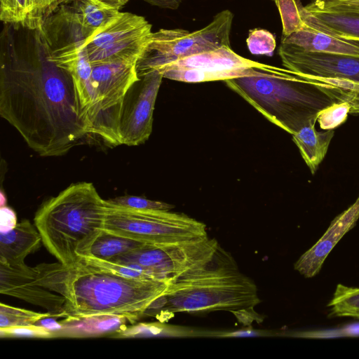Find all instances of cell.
I'll list each match as a JSON object with an SVG mask.
<instances>
[{
	"label": "cell",
	"mask_w": 359,
	"mask_h": 359,
	"mask_svg": "<svg viewBox=\"0 0 359 359\" xmlns=\"http://www.w3.org/2000/svg\"><path fill=\"white\" fill-rule=\"evenodd\" d=\"M278 55L283 65L298 75L359 92V56L309 52L281 42Z\"/></svg>",
	"instance_id": "cell-12"
},
{
	"label": "cell",
	"mask_w": 359,
	"mask_h": 359,
	"mask_svg": "<svg viewBox=\"0 0 359 359\" xmlns=\"http://www.w3.org/2000/svg\"><path fill=\"white\" fill-rule=\"evenodd\" d=\"M351 104L348 101L334 103L323 109L317 121L323 130H333L344 123L350 114Z\"/></svg>",
	"instance_id": "cell-29"
},
{
	"label": "cell",
	"mask_w": 359,
	"mask_h": 359,
	"mask_svg": "<svg viewBox=\"0 0 359 359\" xmlns=\"http://www.w3.org/2000/svg\"><path fill=\"white\" fill-rule=\"evenodd\" d=\"M359 219V195L355 202L337 216L321 238L295 262L294 268L305 278L316 276L327 255Z\"/></svg>",
	"instance_id": "cell-16"
},
{
	"label": "cell",
	"mask_w": 359,
	"mask_h": 359,
	"mask_svg": "<svg viewBox=\"0 0 359 359\" xmlns=\"http://www.w3.org/2000/svg\"><path fill=\"white\" fill-rule=\"evenodd\" d=\"M60 13L81 29L86 40L121 13L100 0H73L60 7Z\"/></svg>",
	"instance_id": "cell-17"
},
{
	"label": "cell",
	"mask_w": 359,
	"mask_h": 359,
	"mask_svg": "<svg viewBox=\"0 0 359 359\" xmlns=\"http://www.w3.org/2000/svg\"><path fill=\"white\" fill-rule=\"evenodd\" d=\"M41 243V236L36 226L24 219L11 231L1 233L0 263L8 266L25 264L27 256L39 250Z\"/></svg>",
	"instance_id": "cell-18"
},
{
	"label": "cell",
	"mask_w": 359,
	"mask_h": 359,
	"mask_svg": "<svg viewBox=\"0 0 359 359\" xmlns=\"http://www.w3.org/2000/svg\"><path fill=\"white\" fill-rule=\"evenodd\" d=\"M259 302L254 281L240 272L231 254L219 245L208 259L172 280L144 315L227 311L248 325L262 320L254 310Z\"/></svg>",
	"instance_id": "cell-3"
},
{
	"label": "cell",
	"mask_w": 359,
	"mask_h": 359,
	"mask_svg": "<svg viewBox=\"0 0 359 359\" xmlns=\"http://www.w3.org/2000/svg\"><path fill=\"white\" fill-rule=\"evenodd\" d=\"M76 264L127 278L142 280H158L149 273L137 267L117 263L111 260L101 259L90 257H82L78 260Z\"/></svg>",
	"instance_id": "cell-25"
},
{
	"label": "cell",
	"mask_w": 359,
	"mask_h": 359,
	"mask_svg": "<svg viewBox=\"0 0 359 359\" xmlns=\"http://www.w3.org/2000/svg\"><path fill=\"white\" fill-rule=\"evenodd\" d=\"M154 70L158 71L163 78L168 79L201 83L280 73L285 69L247 59L236 53L231 47L224 46L175 60Z\"/></svg>",
	"instance_id": "cell-9"
},
{
	"label": "cell",
	"mask_w": 359,
	"mask_h": 359,
	"mask_svg": "<svg viewBox=\"0 0 359 359\" xmlns=\"http://www.w3.org/2000/svg\"><path fill=\"white\" fill-rule=\"evenodd\" d=\"M146 244L126 236L102 230L93 241L81 252L82 257L112 260Z\"/></svg>",
	"instance_id": "cell-23"
},
{
	"label": "cell",
	"mask_w": 359,
	"mask_h": 359,
	"mask_svg": "<svg viewBox=\"0 0 359 359\" xmlns=\"http://www.w3.org/2000/svg\"><path fill=\"white\" fill-rule=\"evenodd\" d=\"M144 1L161 8L175 10L184 0H143Z\"/></svg>",
	"instance_id": "cell-38"
},
{
	"label": "cell",
	"mask_w": 359,
	"mask_h": 359,
	"mask_svg": "<svg viewBox=\"0 0 359 359\" xmlns=\"http://www.w3.org/2000/svg\"><path fill=\"white\" fill-rule=\"evenodd\" d=\"M137 62L92 65V82L97 97L98 118L93 134L109 147L121 145L119 123L125 97L140 79Z\"/></svg>",
	"instance_id": "cell-8"
},
{
	"label": "cell",
	"mask_w": 359,
	"mask_h": 359,
	"mask_svg": "<svg viewBox=\"0 0 359 359\" xmlns=\"http://www.w3.org/2000/svg\"><path fill=\"white\" fill-rule=\"evenodd\" d=\"M138 76L125 97L119 123L121 144L130 147L144 143L152 132L155 102L163 78L157 70Z\"/></svg>",
	"instance_id": "cell-13"
},
{
	"label": "cell",
	"mask_w": 359,
	"mask_h": 359,
	"mask_svg": "<svg viewBox=\"0 0 359 359\" xmlns=\"http://www.w3.org/2000/svg\"><path fill=\"white\" fill-rule=\"evenodd\" d=\"M48 53L47 43L37 53H11L0 76L1 116L45 157L65 155L89 137L72 79Z\"/></svg>",
	"instance_id": "cell-1"
},
{
	"label": "cell",
	"mask_w": 359,
	"mask_h": 359,
	"mask_svg": "<svg viewBox=\"0 0 359 359\" xmlns=\"http://www.w3.org/2000/svg\"><path fill=\"white\" fill-rule=\"evenodd\" d=\"M106 202L103 229L149 244L192 241L208 236L204 223L170 210H135Z\"/></svg>",
	"instance_id": "cell-6"
},
{
	"label": "cell",
	"mask_w": 359,
	"mask_h": 359,
	"mask_svg": "<svg viewBox=\"0 0 359 359\" xmlns=\"http://www.w3.org/2000/svg\"><path fill=\"white\" fill-rule=\"evenodd\" d=\"M224 82L270 122L292 135L316 123L323 109L346 101L348 92L332 83L306 78L287 69Z\"/></svg>",
	"instance_id": "cell-4"
},
{
	"label": "cell",
	"mask_w": 359,
	"mask_h": 359,
	"mask_svg": "<svg viewBox=\"0 0 359 359\" xmlns=\"http://www.w3.org/2000/svg\"><path fill=\"white\" fill-rule=\"evenodd\" d=\"M111 205L135 210H170L173 205L135 196H124L106 200Z\"/></svg>",
	"instance_id": "cell-31"
},
{
	"label": "cell",
	"mask_w": 359,
	"mask_h": 359,
	"mask_svg": "<svg viewBox=\"0 0 359 359\" xmlns=\"http://www.w3.org/2000/svg\"><path fill=\"white\" fill-rule=\"evenodd\" d=\"M304 22L309 27L328 35L359 42V14L348 12L306 10L301 7Z\"/></svg>",
	"instance_id": "cell-19"
},
{
	"label": "cell",
	"mask_w": 359,
	"mask_h": 359,
	"mask_svg": "<svg viewBox=\"0 0 359 359\" xmlns=\"http://www.w3.org/2000/svg\"><path fill=\"white\" fill-rule=\"evenodd\" d=\"M73 0H50L51 6H50V12L55 11L58 7L61 6L68 4Z\"/></svg>",
	"instance_id": "cell-41"
},
{
	"label": "cell",
	"mask_w": 359,
	"mask_h": 359,
	"mask_svg": "<svg viewBox=\"0 0 359 359\" xmlns=\"http://www.w3.org/2000/svg\"><path fill=\"white\" fill-rule=\"evenodd\" d=\"M306 10L348 12L359 14V0H310Z\"/></svg>",
	"instance_id": "cell-32"
},
{
	"label": "cell",
	"mask_w": 359,
	"mask_h": 359,
	"mask_svg": "<svg viewBox=\"0 0 359 359\" xmlns=\"http://www.w3.org/2000/svg\"><path fill=\"white\" fill-rule=\"evenodd\" d=\"M152 34L142 16L121 12L110 24L87 39L83 46L92 65L114 61L138 62Z\"/></svg>",
	"instance_id": "cell-11"
},
{
	"label": "cell",
	"mask_w": 359,
	"mask_h": 359,
	"mask_svg": "<svg viewBox=\"0 0 359 359\" xmlns=\"http://www.w3.org/2000/svg\"><path fill=\"white\" fill-rule=\"evenodd\" d=\"M269 335V333L265 331L253 330L251 327L239 330L233 332H223L217 334L218 337H249Z\"/></svg>",
	"instance_id": "cell-37"
},
{
	"label": "cell",
	"mask_w": 359,
	"mask_h": 359,
	"mask_svg": "<svg viewBox=\"0 0 359 359\" xmlns=\"http://www.w3.org/2000/svg\"><path fill=\"white\" fill-rule=\"evenodd\" d=\"M111 6L120 9L125 6L130 0H100Z\"/></svg>",
	"instance_id": "cell-40"
},
{
	"label": "cell",
	"mask_w": 359,
	"mask_h": 359,
	"mask_svg": "<svg viewBox=\"0 0 359 359\" xmlns=\"http://www.w3.org/2000/svg\"><path fill=\"white\" fill-rule=\"evenodd\" d=\"M281 43L309 52L359 56V42L337 38L306 25L287 36H282Z\"/></svg>",
	"instance_id": "cell-21"
},
{
	"label": "cell",
	"mask_w": 359,
	"mask_h": 359,
	"mask_svg": "<svg viewBox=\"0 0 359 359\" xmlns=\"http://www.w3.org/2000/svg\"><path fill=\"white\" fill-rule=\"evenodd\" d=\"M6 203V198L4 193L1 192V207L5 206Z\"/></svg>",
	"instance_id": "cell-42"
},
{
	"label": "cell",
	"mask_w": 359,
	"mask_h": 359,
	"mask_svg": "<svg viewBox=\"0 0 359 359\" xmlns=\"http://www.w3.org/2000/svg\"><path fill=\"white\" fill-rule=\"evenodd\" d=\"M246 43L248 50L253 55L272 56L276 47L275 36L264 29H250Z\"/></svg>",
	"instance_id": "cell-30"
},
{
	"label": "cell",
	"mask_w": 359,
	"mask_h": 359,
	"mask_svg": "<svg viewBox=\"0 0 359 359\" xmlns=\"http://www.w3.org/2000/svg\"><path fill=\"white\" fill-rule=\"evenodd\" d=\"M129 319L121 315L103 314L86 317L69 316L60 320L62 329L56 337H111L127 327Z\"/></svg>",
	"instance_id": "cell-20"
},
{
	"label": "cell",
	"mask_w": 359,
	"mask_h": 359,
	"mask_svg": "<svg viewBox=\"0 0 359 359\" xmlns=\"http://www.w3.org/2000/svg\"><path fill=\"white\" fill-rule=\"evenodd\" d=\"M280 15L283 26V36H287L303 29L304 22L300 0H274Z\"/></svg>",
	"instance_id": "cell-27"
},
{
	"label": "cell",
	"mask_w": 359,
	"mask_h": 359,
	"mask_svg": "<svg viewBox=\"0 0 359 359\" xmlns=\"http://www.w3.org/2000/svg\"><path fill=\"white\" fill-rule=\"evenodd\" d=\"M233 15L229 10L219 12L205 27L190 32L182 29H160L137 63L138 75L195 54L222 46H230Z\"/></svg>",
	"instance_id": "cell-7"
},
{
	"label": "cell",
	"mask_w": 359,
	"mask_h": 359,
	"mask_svg": "<svg viewBox=\"0 0 359 359\" xmlns=\"http://www.w3.org/2000/svg\"><path fill=\"white\" fill-rule=\"evenodd\" d=\"M57 318L54 316H48L43 318L39 320H37L34 325L37 326L42 327L47 330L53 332L54 334L55 337H56V334L60 332L62 329V323L57 321Z\"/></svg>",
	"instance_id": "cell-36"
},
{
	"label": "cell",
	"mask_w": 359,
	"mask_h": 359,
	"mask_svg": "<svg viewBox=\"0 0 359 359\" xmlns=\"http://www.w3.org/2000/svg\"><path fill=\"white\" fill-rule=\"evenodd\" d=\"M35 268L39 281L65 298V318L121 315L134 323L170 284L127 278L79 264L43 263Z\"/></svg>",
	"instance_id": "cell-2"
},
{
	"label": "cell",
	"mask_w": 359,
	"mask_h": 359,
	"mask_svg": "<svg viewBox=\"0 0 359 359\" xmlns=\"http://www.w3.org/2000/svg\"><path fill=\"white\" fill-rule=\"evenodd\" d=\"M327 306L331 316L359 318V287L338 284Z\"/></svg>",
	"instance_id": "cell-24"
},
{
	"label": "cell",
	"mask_w": 359,
	"mask_h": 359,
	"mask_svg": "<svg viewBox=\"0 0 359 359\" xmlns=\"http://www.w3.org/2000/svg\"><path fill=\"white\" fill-rule=\"evenodd\" d=\"M334 134L333 130L318 131L315 123H311L292 135L294 142L313 175L325 158Z\"/></svg>",
	"instance_id": "cell-22"
},
{
	"label": "cell",
	"mask_w": 359,
	"mask_h": 359,
	"mask_svg": "<svg viewBox=\"0 0 359 359\" xmlns=\"http://www.w3.org/2000/svg\"><path fill=\"white\" fill-rule=\"evenodd\" d=\"M105 210V200L94 185L78 182L46 201L35 214L34 225L48 251L71 266L103 230Z\"/></svg>",
	"instance_id": "cell-5"
},
{
	"label": "cell",
	"mask_w": 359,
	"mask_h": 359,
	"mask_svg": "<svg viewBox=\"0 0 359 359\" xmlns=\"http://www.w3.org/2000/svg\"><path fill=\"white\" fill-rule=\"evenodd\" d=\"M29 15V0H0V19L2 22L27 27Z\"/></svg>",
	"instance_id": "cell-28"
},
{
	"label": "cell",
	"mask_w": 359,
	"mask_h": 359,
	"mask_svg": "<svg viewBox=\"0 0 359 359\" xmlns=\"http://www.w3.org/2000/svg\"><path fill=\"white\" fill-rule=\"evenodd\" d=\"M219 245L208 236L192 241L149 244L111 260L137 267L169 283L181 273L208 259Z\"/></svg>",
	"instance_id": "cell-10"
},
{
	"label": "cell",
	"mask_w": 359,
	"mask_h": 359,
	"mask_svg": "<svg viewBox=\"0 0 359 359\" xmlns=\"http://www.w3.org/2000/svg\"><path fill=\"white\" fill-rule=\"evenodd\" d=\"M0 292L41 306L56 318H65V298L42 285L35 267L0 263Z\"/></svg>",
	"instance_id": "cell-15"
},
{
	"label": "cell",
	"mask_w": 359,
	"mask_h": 359,
	"mask_svg": "<svg viewBox=\"0 0 359 359\" xmlns=\"http://www.w3.org/2000/svg\"><path fill=\"white\" fill-rule=\"evenodd\" d=\"M272 1H274V0H272Z\"/></svg>",
	"instance_id": "cell-43"
},
{
	"label": "cell",
	"mask_w": 359,
	"mask_h": 359,
	"mask_svg": "<svg viewBox=\"0 0 359 359\" xmlns=\"http://www.w3.org/2000/svg\"><path fill=\"white\" fill-rule=\"evenodd\" d=\"M84 41L83 39L63 41L57 48H48V56L71 76L88 128L89 137H92L98 118L97 97L92 82V64L83 46Z\"/></svg>",
	"instance_id": "cell-14"
},
{
	"label": "cell",
	"mask_w": 359,
	"mask_h": 359,
	"mask_svg": "<svg viewBox=\"0 0 359 359\" xmlns=\"http://www.w3.org/2000/svg\"><path fill=\"white\" fill-rule=\"evenodd\" d=\"M15 212L9 207L5 205L0 210V231L5 233L11 231L17 225Z\"/></svg>",
	"instance_id": "cell-35"
},
{
	"label": "cell",
	"mask_w": 359,
	"mask_h": 359,
	"mask_svg": "<svg viewBox=\"0 0 359 359\" xmlns=\"http://www.w3.org/2000/svg\"><path fill=\"white\" fill-rule=\"evenodd\" d=\"M0 335L11 338H54V334L46 329L35 325L29 326L0 328Z\"/></svg>",
	"instance_id": "cell-33"
},
{
	"label": "cell",
	"mask_w": 359,
	"mask_h": 359,
	"mask_svg": "<svg viewBox=\"0 0 359 359\" xmlns=\"http://www.w3.org/2000/svg\"><path fill=\"white\" fill-rule=\"evenodd\" d=\"M30 15L27 28L41 29L47 18L50 15V0H29Z\"/></svg>",
	"instance_id": "cell-34"
},
{
	"label": "cell",
	"mask_w": 359,
	"mask_h": 359,
	"mask_svg": "<svg viewBox=\"0 0 359 359\" xmlns=\"http://www.w3.org/2000/svg\"><path fill=\"white\" fill-rule=\"evenodd\" d=\"M346 101L351 104L350 114H359V92L348 90Z\"/></svg>",
	"instance_id": "cell-39"
},
{
	"label": "cell",
	"mask_w": 359,
	"mask_h": 359,
	"mask_svg": "<svg viewBox=\"0 0 359 359\" xmlns=\"http://www.w3.org/2000/svg\"><path fill=\"white\" fill-rule=\"evenodd\" d=\"M48 316H53L48 312L38 313L0 304V328L33 325L37 320Z\"/></svg>",
	"instance_id": "cell-26"
}]
</instances>
